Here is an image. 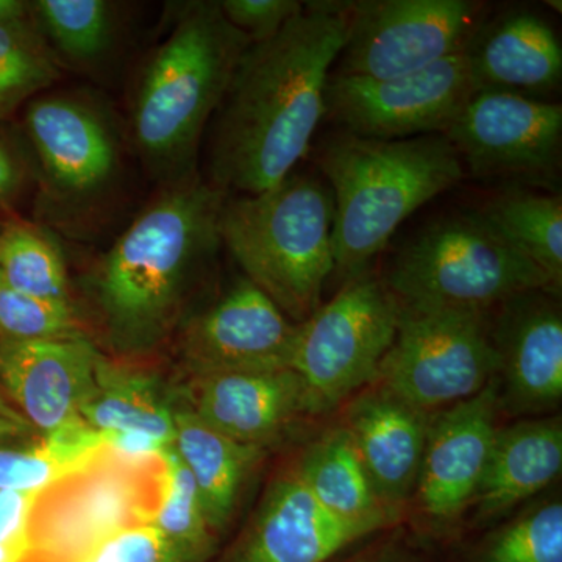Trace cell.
I'll return each mask as SVG.
<instances>
[{"label": "cell", "instance_id": "cell-38", "mask_svg": "<svg viewBox=\"0 0 562 562\" xmlns=\"http://www.w3.org/2000/svg\"><path fill=\"white\" fill-rule=\"evenodd\" d=\"M24 180V162L0 133V210L9 206L20 195Z\"/></svg>", "mask_w": 562, "mask_h": 562}, {"label": "cell", "instance_id": "cell-1", "mask_svg": "<svg viewBox=\"0 0 562 562\" xmlns=\"http://www.w3.org/2000/svg\"><path fill=\"white\" fill-rule=\"evenodd\" d=\"M351 3L303 2L276 36L244 52L214 120L210 183L217 190L260 194L308 155L331 65L349 38Z\"/></svg>", "mask_w": 562, "mask_h": 562}, {"label": "cell", "instance_id": "cell-6", "mask_svg": "<svg viewBox=\"0 0 562 562\" xmlns=\"http://www.w3.org/2000/svg\"><path fill=\"white\" fill-rule=\"evenodd\" d=\"M401 308L491 313L528 291L560 294L480 210L447 214L414 233L383 281Z\"/></svg>", "mask_w": 562, "mask_h": 562}, {"label": "cell", "instance_id": "cell-40", "mask_svg": "<svg viewBox=\"0 0 562 562\" xmlns=\"http://www.w3.org/2000/svg\"><path fill=\"white\" fill-rule=\"evenodd\" d=\"M32 22L31 2L0 0V27H13Z\"/></svg>", "mask_w": 562, "mask_h": 562}, {"label": "cell", "instance_id": "cell-33", "mask_svg": "<svg viewBox=\"0 0 562 562\" xmlns=\"http://www.w3.org/2000/svg\"><path fill=\"white\" fill-rule=\"evenodd\" d=\"M179 554L155 525L114 532L94 547L81 562H177Z\"/></svg>", "mask_w": 562, "mask_h": 562}, {"label": "cell", "instance_id": "cell-24", "mask_svg": "<svg viewBox=\"0 0 562 562\" xmlns=\"http://www.w3.org/2000/svg\"><path fill=\"white\" fill-rule=\"evenodd\" d=\"M313 497L342 520L383 528L394 512L376 497L364 465L346 428L328 431L312 447L297 469Z\"/></svg>", "mask_w": 562, "mask_h": 562}, {"label": "cell", "instance_id": "cell-10", "mask_svg": "<svg viewBox=\"0 0 562 562\" xmlns=\"http://www.w3.org/2000/svg\"><path fill=\"white\" fill-rule=\"evenodd\" d=\"M497 375L490 313L417 312L398 306L397 335L376 382L428 413L479 394Z\"/></svg>", "mask_w": 562, "mask_h": 562}, {"label": "cell", "instance_id": "cell-11", "mask_svg": "<svg viewBox=\"0 0 562 562\" xmlns=\"http://www.w3.org/2000/svg\"><path fill=\"white\" fill-rule=\"evenodd\" d=\"M487 7L473 0L351 3L349 38L333 76L384 80L464 54Z\"/></svg>", "mask_w": 562, "mask_h": 562}, {"label": "cell", "instance_id": "cell-15", "mask_svg": "<svg viewBox=\"0 0 562 562\" xmlns=\"http://www.w3.org/2000/svg\"><path fill=\"white\" fill-rule=\"evenodd\" d=\"M554 292L514 295L490 313L492 346L498 358L502 408L539 413L562 398V316Z\"/></svg>", "mask_w": 562, "mask_h": 562}, {"label": "cell", "instance_id": "cell-3", "mask_svg": "<svg viewBox=\"0 0 562 562\" xmlns=\"http://www.w3.org/2000/svg\"><path fill=\"white\" fill-rule=\"evenodd\" d=\"M250 40L225 20L220 2L184 3L140 72L132 138L162 187L195 176L199 147Z\"/></svg>", "mask_w": 562, "mask_h": 562}, {"label": "cell", "instance_id": "cell-22", "mask_svg": "<svg viewBox=\"0 0 562 562\" xmlns=\"http://www.w3.org/2000/svg\"><path fill=\"white\" fill-rule=\"evenodd\" d=\"M561 469L560 419L525 420L498 428L473 497L479 519H494L509 512L549 486Z\"/></svg>", "mask_w": 562, "mask_h": 562}, {"label": "cell", "instance_id": "cell-36", "mask_svg": "<svg viewBox=\"0 0 562 562\" xmlns=\"http://www.w3.org/2000/svg\"><path fill=\"white\" fill-rule=\"evenodd\" d=\"M101 432L94 430L80 416L66 420L54 430L46 432L43 446L52 460L68 473L88 460L102 446Z\"/></svg>", "mask_w": 562, "mask_h": 562}, {"label": "cell", "instance_id": "cell-4", "mask_svg": "<svg viewBox=\"0 0 562 562\" xmlns=\"http://www.w3.org/2000/svg\"><path fill=\"white\" fill-rule=\"evenodd\" d=\"M317 162L335 202V271L347 281L368 272L414 211L465 176L443 135L386 140L341 131L325 140Z\"/></svg>", "mask_w": 562, "mask_h": 562}, {"label": "cell", "instance_id": "cell-13", "mask_svg": "<svg viewBox=\"0 0 562 562\" xmlns=\"http://www.w3.org/2000/svg\"><path fill=\"white\" fill-rule=\"evenodd\" d=\"M475 91L464 54L394 79L331 74L325 88V117L361 138L443 135Z\"/></svg>", "mask_w": 562, "mask_h": 562}, {"label": "cell", "instance_id": "cell-31", "mask_svg": "<svg viewBox=\"0 0 562 562\" xmlns=\"http://www.w3.org/2000/svg\"><path fill=\"white\" fill-rule=\"evenodd\" d=\"M480 562H562V505L549 502L503 527Z\"/></svg>", "mask_w": 562, "mask_h": 562}, {"label": "cell", "instance_id": "cell-30", "mask_svg": "<svg viewBox=\"0 0 562 562\" xmlns=\"http://www.w3.org/2000/svg\"><path fill=\"white\" fill-rule=\"evenodd\" d=\"M169 464L168 486L160 506L155 527L172 543L181 558H192L209 546L210 530L203 514L201 495L194 476L187 468L176 447L166 449Z\"/></svg>", "mask_w": 562, "mask_h": 562}, {"label": "cell", "instance_id": "cell-12", "mask_svg": "<svg viewBox=\"0 0 562 562\" xmlns=\"http://www.w3.org/2000/svg\"><path fill=\"white\" fill-rule=\"evenodd\" d=\"M443 136L475 179L552 188L561 166L562 106L516 92L475 91Z\"/></svg>", "mask_w": 562, "mask_h": 562}, {"label": "cell", "instance_id": "cell-37", "mask_svg": "<svg viewBox=\"0 0 562 562\" xmlns=\"http://www.w3.org/2000/svg\"><path fill=\"white\" fill-rule=\"evenodd\" d=\"M38 491L0 490V543L3 546H32L29 524Z\"/></svg>", "mask_w": 562, "mask_h": 562}, {"label": "cell", "instance_id": "cell-29", "mask_svg": "<svg viewBox=\"0 0 562 562\" xmlns=\"http://www.w3.org/2000/svg\"><path fill=\"white\" fill-rule=\"evenodd\" d=\"M60 65L32 22L0 27V120L49 90Z\"/></svg>", "mask_w": 562, "mask_h": 562}, {"label": "cell", "instance_id": "cell-20", "mask_svg": "<svg viewBox=\"0 0 562 562\" xmlns=\"http://www.w3.org/2000/svg\"><path fill=\"white\" fill-rule=\"evenodd\" d=\"M376 530L333 516L294 471L273 486L236 562H327Z\"/></svg>", "mask_w": 562, "mask_h": 562}, {"label": "cell", "instance_id": "cell-16", "mask_svg": "<svg viewBox=\"0 0 562 562\" xmlns=\"http://www.w3.org/2000/svg\"><path fill=\"white\" fill-rule=\"evenodd\" d=\"M501 408L497 375L479 394L430 417L416 486L428 516L450 519L473 501L501 428Z\"/></svg>", "mask_w": 562, "mask_h": 562}, {"label": "cell", "instance_id": "cell-25", "mask_svg": "<svg viewBox=\"0 0 562 562\" xmlns=\"http://www.w3.org/2000/svg\"><path fill=\"white\" fill-rule=\"evenodd\" d=\"M31 11L33 25L58 65L94 68L121 35V3L109 0H35Z\"/></svg>", "mask_w": 562, "mask_h": 562}, {"label": "cell", "instance_id": "cell-28", "mask_svg": "<svg viewBox=\"0 0 562 562\" xmlns=\"http://www.w3.org/2000/svg\"><path fill=\"white\" fill-rule=\"evenodd\" d=\"M0 279L22 294L69 302L65 255L38 224L14 220L0 227Z\"/></svg>", "mask_w": 562, "mask_h": 562}, {"label": "cell", "instance_id": "cell-9", "mask_svg": "<svg viewBox=\"0 0 562 562\" xmlns=\"http://www.w3.org/2000/svg\"><path fill=\"white\" fill-rule=\"evenodd\" d=\"M22 124L50 214L76 216L113 190L122 169L121 133L99 99L43 92L25 106Z\"/></svg>", "mask_w": 562, "mask_h": 562}, {"label": "cell", "instance_id": "cell-23", "mask_svg": "<svg viewBox=\"0 0 562 562\" xmlns=\"http://www.w3.org/2000/svg\"><path fill=\"white\" fill-rule=\"evenodd\" d=\"M173 447L194 476L206 524L211 530H220L232 516L244 479L260 449L214 430L194 409L173 412Z\"/></svg>", "mask_w": 562, "mask_h": 562}, {"label": "cell", "instance_id": "cell-14", "mask_svg": "<svg viewBox=\"0 0 562 562\" xmlns=\"http://www.w3.org/2000/svg\"><path fill=\"white\" fill-rule=\"evenodd\" d=\"M301 325L246 279L192 322L187 350L202 373L281 371L291 369Z\"/></svg>", "mask_w": 562, "mask_h": 562}, {"label": "cell", "instance_id": "cell-7", "mask_svg": "<svg viewBox=\"0 0 562 562\" xmlns=\"http://www.w3.org/2000/svg\"><path fill=\"white\" fill-rule=\"evenodd\" d=\"M168 479L166 450L128 457L102 443L88 460L38 491L29 539L58 560L81 562L114 532L154 525Z\"/></svg>", "mask_w": 562, "mask_h": 562}, {"label": "cell", "instance_id": "cell-34", "mask_svg": "<svg viewBox=\"0 0 562 562\" xmlns=\"http://www.w3.org/2000/svg\"><path fill=\"white\" fill-rule=\"evenodd\" d=\"M225 20L243 32L250 43L276 36L302 10L297 0H222Z\"/></svg>", "mask_w": 562, "mask_h": 562}, {"label": "cell", "instance_id": "cell-41", "mask_svg": "<svg viewBox=\"0 0 562 562\" xmlns=\"http://www.w3.org/2000/svg\"><path fill=\"white\" fill-rule=\"evenodd\" d=\"M33 546L13 547L0 543V562H21L32 552Z\"/></svg>", "mask_w": 562, "mask_h": 562}, {"label": "cell", "instance_id": "cell-17", "mask_svg": "<svg viewBox=\"0 0 562 562\" xmlns=\"http://www.w3.org/2000/svg\"><path fill=\"white\" fill-rule=\"evenodd\" d=\"M101 360L83 336L0 346V375L29 419L49 432L72 417L95 382Z\"/></svg>", "mask_w": 562, "mask_h": 562}, {"label": "cell", "instance_id": "cell-8", "mask_svg": "<svg viewBox=\"0 0 562 562\" xmlns=\"http://www.w3.org/2000/svg\"><path fill=\"white\" fill-rule=\"evenodd\" d=\"M397 324V302L368 272L302 322L291 369L301 376L308 413L328 412L376 382Z\"/></svg>", "mask_w": 562, "mask_h": 562}, {"label": "cell", "instance_id": "cell-2", "mask_svg": "<svg viewBox=\"0 0 562 562\" xmlns=\"http://www.w3.org/2000/svg\"><path fill=\"white\" fill-rule=\"evenodd\" d=\"M225 198L198 173L166 184L102 255L94 284L114 341L144 347L166 335L191 277L222 246Z\"/></svg>", "mask_w": 562, "mask_h": 562}, {"label": "cell", "instance_id": "cell-18", "mask_svg": "<svg viewBox=\"0 0 562 562\" xmlns=\"http://www.w3.org/2000/svg\"><path fill=\"white\" fill-rule=\"evenodd\" d=\"M476 91L516 92L531 99L557 91L562 47L538 14L514 10L483 22L464 50Z\"/></svg>", "mask_w": 562, "mask_h": 562}, {"label": "cell", "instance_id": "cell-42", "mask_svg": "<svg viewBox=\"0 0 562 562\" xmlns=\"http://www.w3.org/2000/svg\"><path fill=\"white\" fill-rule=\"evenodd\" d=\"M546 5H552L553 10H558V13H561V2L558 0V2H546Z\"/></svg>", "mask_w": 562, "mask_h": 562}, {"label": "cell", "instance_id": "cell-32", "mask_svg": "<svg viewBox=\"0 0 562 562\" xmlns=\"http://www.w3.org/2000/svg\"><path fill=\"white\" fill-rule=\"evenodd\" d=\"M0 333L11 341L79 338V319L65 301L33 297L0 279Z\"/></svg>", "mask_w": 562, "mask_h": 562}, {"label": "cell", "instance_id": "cell-19", "mask_svg": "<svg viewBox=\"0 0 562 562\" xmlns=\"http://www.w3.org/2000/svg\"><path fill=\"white\" fill-rule=\"evenodd\" d=\"M428 413L380 387L351 403L347 424L376 497L391 509L409 497L419 479Z\"/></svg>", "mask_w": 562, "mask_h": 562}, {"label": "cell", "instance_id": "cell-5", "mask_svg": "<svg viewBox=\"0 0 562 562\" xmlns=\"http://www.w3.org/2000/svg\"><path fill=\"white\" fill-rule=\"evenodd\" d=\"M333 222L330 187L310 173L292 172L260 194L227 195L221 241L247 280L302 324L319 310L322 288L335 271Z\"/></svg>", "mask_w": 562, "mask_h": 562}, {"label": "cell", "instance_id": "cell-43", "mask_svg": "<svg viewBox=\"0 0 562 562\" xmlns=\"http://www.w3.org/2000/svg\"><path fill=\"white\" fill-rule=\"evenodd\" d=\"M372 562H394L392 560H376V561H372Z\"/></svg>", "mask_w": 562, "mask_h": 562}, {"label": "cell", "instance_id": "cell-26", "mask_svg": "<svg viewBox=\"0 0 562 562\" xmlns=\"http://www.w3.org/2000/svg\"><path fill=\"white\" fill-rule=\"evenodd\" d=\"M80 417L99 432H146L169 443L176 441L173 412L158 397L150 380L114 369L102 358Z\"/></svg>", "mask_w": 562, "mask_h": 562}, {"label": "cell", "instance_id": "cell-39", "mask_svg": "<svg viewBox=\"0 0 562 562\" xmlns=\"http://www.w3.org/2000/svg\"><path fill=\"white\" fill-rule=\"evenodd\" d=\"M101 436L105 446L128 457H154L172 446L146 432H101Z\"/></svg>", "mask_w": 562, "mask_h": 562}, {"label": "cell", "instance_id": "cell-35", "mask_svg": "<svg viewBox=\"0 0 562 562\" xmlns=\"http://www.w3.org/2000/svg\"><path fill=\"white\" fill-rule=\"evenodd\" d=\"M65 473L43 442L31 449L0 447V490L41 491Z\"/></svg>", "mask_w": 562, "mask_h": 562}, {"label": "cell", "instance_id": "cell-21", "mask_svg": "<svg viewBox=\"0 0 562 562\" xmlns=\"http://www.w3.org/2000/svg\"><path fill=\"white\" fill-rule=\"evenodd\" d=\"M201 382L194 413L246 446L260 447L295 414L308 413L301 376L292 369L209 372Z\"/></svg>", "mask_w": 562, "mask_h": 562}, {"label": "cell", "instance_id": "cell-27", "mask_svg": "<svg viewBox=\"0 0 562 562\" xmlns=\"http://www.w3.org/2000/svg\"><path fill=\"white\" fill-rule=\"evenodd\" d=\"M482 213L538 266L554 286H562V198L558 192L509 191L492 199Z\"/></svg>", "mask_w": 562, "mask_h": 562}]
</instances>
